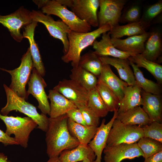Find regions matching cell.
Returning <instances> with one entry per match:
<instances>
[{
  "label": "cell",
  "instance_id": "obj_26",
  "mask_svg": "<svg viewBox=\"0 0 162 162\" xmlns=\"http://www.w3.org/2000/svg\"><path fill=\"white\" fill-rule=\"evenodd\" d=\"M116 118L124 124H138L141 127L153 122L140 106H137L124 112L117 114Z\"/></svg>",
  "mask_w": 162,
  "mask_h": 162
},
{
  "label": "cell",
  "instance_id": "obj_38",
  "mask_svg": "<svg viewBox=\"0 0 162 162\" xmlns=\"http://www.w3.org/2000/svg\"><path fill=\"white\" fill-rule=\"evenodd\" d=\"M142 128L144 137L152 138L162 143V123L153 122Z\"/></svg>",
  "mask_w": 162,
  "mask_h": 162
},
{
  "label": "cell",
  "instance_id": "obj_45",
  "mask_svg": "<svg viewBox=\"0 0 162 162\" xmlns=\"http://www.w3.org/2000/svg\"><path fill=\"white\" fill-rule=\"evenodd\" d=\"M0 162H8L7 156L2 153H0Z\"/></svg>",
  "mask_w": 162,
  "mask_h": 162
},
{
  "label": "cell",
  "instance_id": "obj_28",
  "mask_svg": "<svg viewBox=\"0 0 162 162\" xmlns=\"http://www.w3.org/2000/svg\"><path fill=\"white\" fill-rule=\"evenodd\" d=\"M70 79L76 82L89 92L95 88L98 80L94 74L78 65L73 67Z\"/></svg>",
  "mask_w": 162,
  "mask_h": 162
},
{
  "label": "cell",
  "instance_id": "obj_13",
  "mask_svg": "<svg viewBox=\"0 0 162 162\" xmlns=\"http://www.w3.org/2000/svg\"><path fill=\"white\" fill-rule=\"evenodd\" d=\"M53 89L72 101L77 107L87 106L89 92L71 80L64 79L59 81Z\"/></svg>",
  "mask_w": 162,
  "mask_h": 162
},
{
  "label": "cell",
  "instance_id": "obj_43",
  "mask_svg": "<svg viewBox=\"0 0 162 162\" xmlns=\"http://www.w3.org/2000/svg\"><path fill=\"white\" fill-rule=\"evenodd\" d=\"M48 0H33L36 5L38 6L39 9L43 7L46 4Z\"/></svg>",
  "mask_w": 162,
  "mask_h": 162
},
{
  "label": "cell",
  "instance_id": "obj_7",
  "mask_svg": "<svg viewBox=\"0 0 162 162\" xmlns=\"http://www.w3.org/2000/svg\"><path fill=\"white\" fill-rule=\"evenodd\" d=\"M143 137V130L141 127L125 124L116 118L110 130L106 145L113 146L123 143H134Z\"/></svg>",
  "mask_w": 162,
  "mask_h": 162
},
{
  "label": "cell",
  "instance_id": "obj_15",
  "mask_svg": "<svg viewBox=\"0 0 162 162\" xmlns=\"http://www.w3.org/2000/svg\"><path fill=\"white\" fill-rule=\"evenodd\" d=\"M118 111L114 112L113 117L107 124L105 123V119H103L94 137L88 144L96 156L94 162H101L102 154L106 146L108 135L113 122L117 116Z\"/></svg>",
  "mask_w": 162,
  "mask_h": 162
},
{
  "label": "cell",
  "instance_id": "obj_21",
  "mask_svg": "<svg viewBox=\"0 0 162 162\" xmlns=\"http://www.w3.org/2000/svg\"><path fill=\"white\" fill-rule=\"evenodd\" d=\"M47 96L50 102V118L59 117L66 114L71 109L77 108L74 102L55 90H50Z\"/></svg>",
  "mask_w": 162,
  "mask_h": 162
},
{
  "label": "cell",
  "instance_id": "obj_46",
  "mask_svg": "<svg viewBox=\"0 0 162 162\" xmlns=\"http://www.w3.org/2000/svg\"><path fill=\"white\" fill-rule=\"evenodd\" d=\"M94 161L89 159H86L79 162H94Z\"/></svg>",
  "mask_w": 162,
  "mask_h": 162
},
{
  "label": "cell",
  "instance_id": "obj_30",
  "mask_svg": "<svg viewBox=\"0 0 162 162\" xmlns=\"http://www.w3.org/2000/svg\"><path fill=\"white\" fill-rule=\"evenodd\" d=\"M128 59L135 64L139 68L146 69L161 85L162 83V66L159 64L149 60L140 54L131 56Z\"/></svg>",
  "mask_w": 162,
  "mask_h": 162
},
{
  "label": "cell",
  "instance_id": "obj_23",
  "mask_svg": "<svg viewBox=\"0 0 162 162\" xmlns=\"http://www.w3.org/2000/svg\"><path fill=\"white\" fill-rule=\"evenodd\" d=\"M100 58L103 64L111 65L117 70L121 78L126 82L128 86H134L135 79L133 71L128 58L122 59L102 56Z\"/></svg>",
  "mask_w": 162,
  "mask_h": 162
},
{
  "label": "cell",
  "instance_id": "obj_6",
  "mask_svg": "<svg viewBox=\"0 0 162 162\" xmlns=\"http://www.w3.org/2000/svg\"><path fill=\"white\" fill-rule=\"evenodd\" d=\"M0 118L6 125L5 133L10 136L14 134V138L18 145L26 148L30 134L37 127V124L28 117L8 116H3L0 113Z\"/></svg>",
  "mask_w": 162,
  "mask_h": 162
},
{
  "label": "cell",
  "instance_id": "obj_39",
  "mask_svg": "<svg viewBox=\"0 0 162 162\" xmlns=\"http://www.w3.org/2000/svg\"><path fill=\"white\" fill-rule=\"evenodd\" d=\"M77 108L82 112L87 125L98 127L100 123V118L87 106H79Z\"/></svg>",
  "mask_w": 162,
  "mask_h": 162
},
{
  "label": "cell",
  "instance_id": "obj_12",
  "mask_svg": "<svg viewBox=\"0 0 162 162\" xmlns=\"http://www.w3.org/2000/svg\"><path fill=\"white\" fill-rule=\"evenodd\" d=\"M28 82V88L27 91L28 95L32 94L36 98L38 103V107L42 113L49 116L50 104L48 96L45 90L47 85L42 76L36 69L33 68Z\"/></svg>",
  "mask_w": 162,
  "mask_h": 162
},
{
  "label": "cell",
  "instance_id": "obj_24",
  "mask_svg": "<svg viewBox=\"0 0 162 162\" xmlns=\"http://www.w3.org/2000/svg\"><path fill=\"white\" fill-rule=\"evenodd\" d=\"M141 91L142 89L135 84L125 87L124 97L119 102L117 114L124 112L134 107L142 105Z\"/></svg>",
  "mask_w": 162,
  "mask_h": 162
},
{
  "label": "cell",
  "instance_id": "obj_40",
  "mask_svg": "<svg viewBox=\"0 0 162 162\" xmlns=\"http://www.w3.org/2000/svg\"><path fill=\"white\" fill-rule=\"evenodd\" d=\"M66 114L68 118L74 122L84 125H87L82 114L78 108L71 109Z\"/></svg>",
  "mask_w": 162,
  "mask_h": 162
},
{
  "label": "cell",
  "instance_id": "obj_22",
  "mask_svg": "<svg viewBox=\"0 0 162 162\" xmlns=\"http://www.w3.org/2000/svg\"><path fill=\"white\" fill-rule=\"evenodd\" d=\"M98 77L100 80L111 89L117 96L120 101L124 97V88L128 84L118 77L112 70L110 65L103 64L101 74Z\"/></svg>",
  "mask_w": 162,
  "mask_h": 162
},
{
  "label": "cell",
  "instance_id": "obj_27",
  "mask_svg": "<svg viewBox=\"0 0 162 162\" xmlns=\"http://www.w3.org/2000/svg\"><path fill=\"white\" fill-rule=\"evenodd\" d=\"M68 127L69 132L80 144L88 145L96 134L98 127L84 125L68 118Z\"/></svg>",
  "mask_w": 162,
  "mask_h": 162
},
{
  "label": "cell",
  "instance_id": "obj_2",
  "mask_svg": "<svg viewBox=\"0 0 162 162\" xmlns=\"http://www.w3.org/2000/svg\"><path fill=\"white\" fill-rule=\"evenodd\" d=\"M110 30V26L106 25L86 33L71 31L68 35V50L66 54L62 56V60L67 63L71 62L72 67L77 66L82 51L88 46L92 45L94 41L101 34Z\"/></svg>",
  "mask_w": 162,
  "mask_h": 162
},
{
  "label": "cell",
  "instance_id": "obj_25",
  "mask_svg": "<svg viewBox=\"0 0 162 162\" xmlns=\"http://www.w3.org/2000/svg\"><path fill=\"white\" fill-rule=\"evenodd\" d=\"M60 162H79L86 159L94 161L96 156L88 145L80 144L76 148L64 150L58 156Z\"/></svg>",
  "mask_w": 162,
  "mask_h": 162
},
{
  "label": "cell",
  "instance_id": "obj_36",
  "mask_svg": "<svg viewBox=\"0 0 162 162\" xmlns=\"http://www.w3.org/2000/svg\"><path fill=\"white\" fill-rule=\"evenodd\" d=\"M137 142V144L142 151L144 159L162 151V143L154 139L144 136Z\"/></svg>",
  "mask_w": 162,
  "mask_h": 162
},
{
  "label": "cell",
  "instance_id": "obj_10",
  "mask_svg": "<svg viewBox=\"0 0 162 162\" xmlns=\"http://www.w3.org/2000/svg\"><path fill=\"white\" fill-rule=\"evenodd\" d=\"M127 1V0H99L100 10L98 14V27L108 25L111 29L118 25L122 10Z\"/></svg>",
  "mask_w": 162,
  "mask_h": 162
},
{
  "label": "cell",
  "instance_id": "obj_37",
  "mask_svg": "<svg viewBox=\"0 0 162 162\" xmlns=\"http://www.w3.org/2000/svg\"><path fill=\"white\" fill-rule=\"evenodd\" d=\"M141 16V8L139 4L133 3L122 12L119 22L128 23L139 22Z\"/></svg>",
  "mask_w": 162,
  "mask_h": 162
},
{
  "label": "cell",
  "instance_id": "obj_34",
  "mask_svg": "<svg viewBox=\"0 0 162 162\" xmlns=\"http://www.w3.org/2000/svg\"><path fill=\"white\" fill-rule=\"evenodd\" d=\"M87 106L100 118L106 116L109 112L95 88L89 92Z\"/></svg>",
  "mask_w": 162,
  "mask_h": 162
},
{
  "label": "cell",
  "instance_id": "obj_20",
  "mask_svg": "<svg viewBox=\"0 0 162 162\" xmlns=\"http://www.w3.org/2000/svg\"><path fill=\"white\" fill-rule=\"evenodd\" d=\"M142 109L152 122L162 123V101L161 94L145 92L142 89Z\"/></svg>",
  "mask_w": 162,
  "mask_h": 162
},
{
  "label": "cell",
  "instance_id": "obj_8",
  "mask_svg": "<svg viewBox=\"0 0 162 162\" xmlns=\"http://www.w3.org/2000/svg\"><path fill=\"white\" fill-rule=\"evenodd\" d=\"M30 15L32 21L43 24L52 36L62 42L64 55L66 54L69 49L68 35L71 31L69 27L62 20L56 21L50 15L45 14L40 10H32Z\"/></svg>",
  "mask_w": 162,
  "mask_h": 162
},
{
  "label": "cell",
  "instance_id": "obj_18",
  "mask_svg": "<svg viewBox=\"0 0 162 162\" xmlns=\"http://www.w3.org/2000/svg\"><path fill=\"white\" fill-rule=\"evenodd\" d=\"M94 52L99 57L112 56L113 58L126 59L133 55L122 51L116 48L112 43L109 32L102 34L101 39L96 40L92 44Z\"/></svg>",
  "mask_w": 162,
  "mask_h": 162
},
{
  "label": "cell",
  "instance_id": "obj_5",
  "mask_svg": "<svg viewBox=\"0 0 162 162\" xmlns=\"http://www.w3.org/2000/svg\"><path fill=\"white\" fill-rule=\"evenodd\" d=\"M41 9V11L45 14L54 15L59 17L72 31L86 33L91 32L92 30L90 25L80 20L73 12L56 0H48L46 5Z\"/></svg>",
  "mask_w": 162,
  "mask_h": 162
},
{
  "label": "cell",
  "instance_id": "obj_32",
  "mask_svg": "<svg viewBox=\"0 0 162 162\" xmlns=\"http://www.w3.org/2000/svg\"><path fill=\"white\" fill-rule=\"evenodd\" d=\"M95 88L109 112L118 110L120 100L111 89L98 80Z\"/></svg>",
  "mask_w": 162,
  "mask_h": 162
},
{
  "label": "cell",
  "instance_id": "obj_1",
  "mask_svg": "<svg viewBox=\"0 0 162 162\" xmlns=\"http://www.w3.org/2000/svg\"><path fill=\"white\" fill-rule=\"evenodd\" d=\"M67 114L55 118H49L46 133V153L49 158L59 156L63 151L77 147L79 142L70 134L68 127Z\"/></svg>",
  "mask_w": 162,
  "mask_h": 162
},
{
  "label": "cell",
  "instance_id": "obj_44",
  "mask_svg": "<svg viewBox=\"0 0 162 162\" xmlns=\"http://www.w3.org/2000/svg\"><path fill=\"white\" fill-rule=\"evenodd\" d=\"M46 162H60L58 156H56L50 158Z\"/></svg>",
  "mask_w": 162,
  "mask_h": 162
},
{
  "label": "cell",
  "instance_id": "obj_11",
  "mask_svg": "<svg viewBox=\"0 0 162 162\" xmlns=\"http://www.w3.org/2000/svg\"><path fill=\"white\" fill-rule=\"evenodd\" d=\"M104 162H121L125 159H133L144 154L136 142L123 143L113 146L107 145L104 148Z\"/></svg>",
  "mask_w": 162,
  "mask_h": 162
},
{
  "label": "cell",
  "instance_id": "obj_14",
  "mask_svg": "<svg viewBox=\"0 0 162 162\" xmlns=\"http://www.w3.org/2000/svg\"><path fill=\"white\" fill-rule=\"evenodd\" d=\"M99 6V0H72L70 8L80 20L96 27L99 26L97 10Z\"/></svg>",
  "mask_w": 162,
  "mask_h": 162
},
{
  "label": "cell",
  "instance_id": "obj_17",
  "mask_svg": "<svg viewBox=\"0 0 162 162\" xmlns=\"http://www.w3.org/2000/svg\"><path fill=\"white\" fill-rule=\"evenodd\" d=\"M145 44L144 50L140 54L146 59L157 63L161 59L162 52V34L158 28H153Z\"/></svg>",
  "mask_w": 162,
  "mask_h": 162
},
{
  "label": "cell",
  "instance_id": "obj_33",
  "mask_svg": "<svg viewBox=\"0 0 162 162\" xmlns=\"http://www.w3.org/2000/svg\"><path fill=\"white\" fill-rule=\"evenodd\" d=\"M146 31L139 22L127 23L124 25H118L109 32L111 38H120L124 36L130 37L142 34Z\"/></svg>",
  "mask_w": 162,
  "mask_h": 162
},
{
  "label": "cell",
  "instance_id": "obj_4",
  "mask_svg": "<svg viewBox=\"0 0 162 162\" xmlns=\"http://www.w3.org/2000/svg\"><path fill=\"white\" fill-rule=\"evenodd\" d=\"M33 68V62L29 48L22 56L20 66L15 69L9 70L0 68V69L9 73L11 82L9 88L18 96L25 99L28 98V94L26 89Z\"/></svg>",
  "mask_w": 162,
  "mask_h": 162
},
{
  "label": "cell",
  "instance_id": "obj_42",
  "mask_svg": "<svg viewBox=\"0 0 162 162\" xmlns=\"http://www.w3.org/2000/svg\"><path fill=\"white\" fill-rule=\"evenodd\" d=\"M144 162H162V151L154 154L145 159Z\"/></svg>",
  "mask_w": 162,
  "mask_h": 162
},
{
  "label": "cell",
  "instance_id": "obj_16",
  "mask_svg": "<svg viewBox=\"0 0 162 162\" xmlns=\"http://www.w3.org/2000/svg\"><path fill=\"white\" fill-rule=\"evenodd\" d=\"M149 35L146 32L139 35L129 37L125 39L111 38L113 45L118 49L133 55L142 53L144 50L145 44Z\"/></svg>",
  "mask_w": 162,
  "mask_h": 162
},
{
  "label": "cell",
  "instance_id": "obj_3",
  "mask_svg": "<svg viewBox=\"0 0 162 162\" xmlns=\"http://www.w3.org/2000/svg\"><path fill=\"white\" fill-rule=\"evenodd\" d=\"M7 97V103L2 108L1 112L3 116H7L10 112L13 110L18 111L31 118L37 124V128L44 132L47 131L49 125V118L46 115L40 114L36 108L33 104L18 96L9 87L3 85Z\"/></svg>",
  "mask_w": 162,
  "mask_h": 162
},
{
  "label": "cell",
  "instance_id": "obj_9",
  "mask_svg": "<svg viewBox=\"0 0 162 162\" xmlns=\"http://www.w3.org/2000/svg\"><path fill=\"white\" fill-rule=\"evenodd\" d=\"M30 11L22 6L10 14L0 15V23L8 29L12 37L17 42H21L23 38L21 28L32 22Z\"/></svg>",
  "mask_w": 162,
  "mask_h": 162
},
{
  "label": "cell",
  "instance_id": "obj_19",
  "mask_svg": "<svg viewBox=\"0 0 162 162\" xmlns=\"http://www.w3.org/2000/svg\"><path fill=\"white\" fill-rule=\"evenodd\" d=\"M38 23L37 22L32 21L31 24L25 26L22 35L23 38H27L29 42L33 67L43 77L45 74V69L38 45L34 38L35 29L38 26Z\"/></svg>",
  "mask_w": 162,
  "mask_h": 162
},
{
  "label": "cell",
  "instance_id": "obj_35",
  "mask_svg": "<svg viewBox=\"0 0 162 162\" xmlns=\"http://www.w3.org/2000/svg\"><path fill=\"white\" fill-rule=\"evenodd\" d=\"M162 12V1L147 6L144 10L139 21L142 27L146 31L150 27L154 20Z\"/></svg>",
  "mask_w": 162,
  "mask_h": 162
},
{
  "label": "cell",
  "instance_id": "obj_41",
  "mask_svg": "<svg viewBox=\"0 0 162 162\" xmlns=\"http://www.w3.org/2000/svg\"><path fill=\"white\" fill-rule=\"evenodd\" d=\"M0 142H2L5 146L18 145L14 137L9 136L0 129Z\"/></svg>",
  "mask_w": 162,
  "mask_h": 162
},
{
  "label": "cell",
  "instance_id": "obj_31",
  "mask_svg": "<svg viewBox=\"0 0 162 162\" xmlns=\"http://www.w3.org/2000/svg\"><path fill=\"white\" fill-rule=\"evenodd\" d=\"M78 65L98 77L102 71L103 63L100 57L90 50L81 56Z\"/></svg>",
  "mask_w": 162,
  "mask_h": 162
},
{
  "label": "cell",
  "instance_id": "obj_29",
  "mask_svg": "<svg viewBox=\"0 0 162 162\" xmlns=\"http://www.w3.org/2000/svg\"><path fill=\"white\" fill-rule=\"evenodd\" d=\"M129 62L133 70L135 79V84L145 92L160 95L162 92L161 85L145 78L139 68L132 62L129 61Z\"/></svg>",
  "mask_w": 162,
  "mask_h": 162
}]
</instances>
